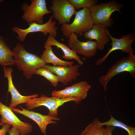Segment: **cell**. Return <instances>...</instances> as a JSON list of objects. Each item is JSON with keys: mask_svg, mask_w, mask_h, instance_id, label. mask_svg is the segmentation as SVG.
<instances>
[{"mask_svg": "<svg viewBox=\"0 0 135 135\" xmlns=\"http://www.w3.org/2000/svg\"><path fill=\"white\" fill-rule=\"evenodd\" d=\"M50 8L52 16L59 25L70 23L71 18L77 12L68 0H52Z\"/></svg>", "mask_w": 135, "mask_h": 135, "instance_id": "obj_9", "label": "cell"}, {"mask_svg": "<svg viewBox=\"0 0 135 135\" xmlns=\"http://www.w3.org/2000/svg\"><path fill=\"white\" fill-rule=\"evenodd\" d=\"M73 6L76 10L81 8H90L97 4V0H68Z\"/></svg>", "mask_w": 135, "mask_h": 135, "instance_id": "obj_23", "label": "cell"}, {"mask_svg": "<svg viewBox=\"0 0 135 135\" xmlns=\"http://www.w3.org/2000/svg\"><path fill=\"white\" fill-rule=\"evenodd\" d=\"M107 29L105 25L100 24H94L90 30L84 34V36L85 38L90 40H96L97 49L102 50L110 40L106 32Z\"/></svg>", "mask_w": 135, "mask_h": 135, "instance_id": "obj_16", "label": "cell"}, {"mask_svg": "<svg viewBox=\"0 0 135 135\" xmlns=\"http://www.w3.org/2000/svg\"><path fill=\"white\" fill-rule=\"evenodd\" d=\"M22 110L15 108H11L13 112L21 114L34 121L38 126L41 132L44 135L46 134V128L49 124H56V121H59L60 118L49 115H44L25 109L20 106Z\"/></svg>", "mask_w": 135, "mask_h": 135, "instance_id": "obj_14", "label": "cell"}, {"mask_svg": "<svg viewBox=\"0 0 135 135\" xmlns=\"http://www.w3.org/2000/svg\"><path fill=\"white\" fill-rule=\"evenodd\" d=\"M74 101L76 104H78L81 101L78 99L71 98H59L52 96L49 97L42 94L39 97L31 99L25 104L26 109L32 110L40 106H44L48 108L49 112L48 115L55 117H58V108L64 103L70 101Z\"/></svg>", "mask_w": 135, "mask_h": 135, "instance_id": "obj_4", "label": "cell"}, {"mask_svg": "<svg viewBox=\"0 0 135 135\" xmlns=\"http://www.w3.org/2000/svg\"><path fill=\"white\" fill-rule=\"evenodd\" d=\"M12 52L14 64L18 70L23 72V75L28 79L35 74L36 70L44 67L46 64L41 58L26 51L20 44H17Z\"/></svg>", "mask_w": 135, "mask_h": 135, "instance_id": "obj_1", "label": "cell"}, {"mask_svg": "<svg viewBox=\"0 0 135 135\" xmlns=\"http://www.w3.org/2000/svg\"><path fill=\"white\" fill-rule=\"evenodd\" d=\"M44 44L51 46H55L58 49L60 48L64 54L62 56L63 58L67 60L74 59L78 62L79 64L81 65L84 64L80 58L84 60V58L80 57L73 50L71 49L64 43L59 42L51 36H48Z\"/></svg>", "mask_w": 135, "mask_h": 135, "instance_id": "obj_17", "label": "cell"}, {"mask_svg": "<svg viewBox=\"0 0 135 135\" xmlns=\"http://www.w3.org/2000/svg\"><path fill=\"white\" fill-rule=\"evenodd\" d=\"M90 88L91 86L86 81H82L62 90H54L52 95V96L61 98H76L81 101L86 98Z\"/></svg>", "mask_w": 135, "mask_h": 135, "instance_id": "obj_10", "label": "cell"}, {"mask_svg": "<svg viewBox=\"0 0 135 135\" xmlns=\"http://www.w3.org/2000/svg\"><path fill=\"white\" fill-rule=\"evenodd\" d=\"M4 124H3L0 121V126H2Z\"/></svg>", "mask_w": 135, "mask_h": 135, "instance_id": "obj_27", "label": "cell"}, {"mask_svg": "<svg viewBox=\"0 0 135 135\" xmlns=\"http://www.w3.org/2000/svg\"><path fill=\"white\" fill-rule=\"evenodd\" d=\"M45 50L41 56V58L46 63H52L53 66H72L74 62L63 60L58 57L52 51V46L44 44Z\"/></svg>", "mask_w": 135, "mask_h": 135, "instance_id": "obj_18", "label": "cell"}, {"mask_svg": "<svg viewBox=\"0 0 135 135\" xmlns=\"http://www.w3.org/2000/svg\"><path fill=\"white\" fill-rule=\"evenodd\" d=\"M115 128L112 126H106L105 128V135H112V132Z\"/></svg>", "mask_w": 135, "mask_h": 135, "instance_id": "obj_26", "label": "cell"}, {"mask_svg": "<svg viewBox=\"0 0 135 135\" xmlns=\"http://www.w3.org/2000/svg\"><path fill=\"white\" fill-rule=\"evenodd\" d=\"M31 4L23 3L21 7L24 12L22 17L28 24L36 22L39 24H44V16L51 13V10L47 8L45 0H32Z\"/></svg>", "mask_w": 135, "mask_h": 135, "instance_id": "obj_6", "label": "cell"}, {"mask_svg": "<svg viewBox=\"0 0 135 135\" xmlns=\"http://www.w3.org/2000/svg\"><path fill=\"white\" fill-rule=\"evenodd\" d=\"M127 72L130 73L133 78L135 77V56L128 54L123 58L112 66L104 76L100 77V84L104 91L108 89L107 85L115 76L120 73Z\"/></svg>", "mask_w": 135, "mask_h": 135, "instance_id": "obj_5", "label": "cell"}, {"mask_svg": "<svg viewBox=\"0 0 135 135\" xmlns=\"http://www.w3.org/2000/svg\"><path fill=\"white\" fill-rule=\"evenodd\" d=\"M8 133L9 135H20V131L19 129L16 127L12 126L10 129Z\"/></svg>", "mask_w": 135, "mask_h": 135, "instance_id": "obj_25", "label": "cell"}, {"mask_svg": "<svg viewBox=\"0 0 135 135\" xmlns=\"http://www.w3.org/2000/svg\"><path fill=\"white\" fill-rule=\"evenodd\" d=\"M53 18L52 15H51L48 21L43 24H39L33 22L29 24V26L26 28L22 29L14 26L12 28V30L18 34L17 38L21 42H23L25 40L28 34L36 32H42L45 36L48 34L49 35L55 38L58 28V26L56 25V21L52 20Z\"/></svg>", "mask_w": 135, "mask_h": 135, "instance_id": "obj_7", "label": "cell"}, {"mask_svg": "<svg viewBox=\"0 0 135 135\" xmlns=\"http://www.w3.org/2000/svg\"><path fill=\"white\" fill-rule=\"evenodd\" d=\"M90 12L89 8H83L77 11L71 23H65L62 25L60 30L63 36L68 38L71 34L80 35L90 30L94 24Z\"/></svg>", "mask_w": 135, "mask_h": 135, "instance_id": "obj_2", "label": "cell"}, {"mask_svg": "<svg viewBox=\"0 0 135 135\" xmlns=\"http://www.w3.org/2000/svg\"><path fill=\"white\" fill-rule=\"evenodd\" d=\"M35 74L41 75L45 78L50 81L54 87H56L59 82V78L56 75L44 67L36 70Z\"/></svg>", "mask_w": 135, "mask_h": 135, "instance_id": "obj_22", "label": "cell"}, {"mask_svg": "<svg viewBox=\"0 0 135 135\" xmlns=\"http://www.w3.org/2000/svg\"><path fill=\"white\" fill-rule=\"evenodd\" d=\"M78 36L74 33L70 34L68 38V47L76 54L87 58L95 56L97 49L96 41L89 40L86 42L79 40Z\"/></svg>", "mask_w": 135, "mask_h": 135, "instance_id": "obj_12", "label": "cell"}, {"mask_svg": "<svg viewBox=\"0 0 135 135\" xmlns=\"http://www.w3.org/2000/svg\"><path fill=\"white\" fill-rule=\"evenodd\" d=\"M106 32L111 40L112 46L108 50V52L104 56L96 60V65H101L109 55L116 50H120L123 52L127 53L128 54H133L134 51L132 47V44L135 40V35L134 33H130L122 35L120 38H117L112 36L108 29Z\"/></svg>", "mask_w": 135, "mask_h": 135, "instance_id": "obj_8", "label": "cell"}, {"mask_svg": "<svg viewBox=\"0 0 135 135\" xmlns=\"http://www.w3.org/2000/svg\"></svg>", "mask_w": 135, "mask_h": 135, "instance_id": "obj_29", "label": "cell"}, {"mask_svg": "<svg viewBox=\"0 0 135 135\" xmlns=\"http://www.w3.org/2000/svg\"><path fill=\"white\" fill-rule=\"evenodd\" d=\"M4 76L8 80V93L10 92L11 96V103L9 107L15 108L18 105L26 103L31 99L38 97V94L27 96H24L20 94L14 86L12 80V73L13 69L11 68L3 66Z\"/></svg>", "mask_w": 135, "mask_h": 135, "instance_id": "obj_13", "label": "cell"}, {"mask_svg": "<svg viewBox=\"0 0 135 135\" xmlns=\"http://www.w3.org/2000/svg\"><path fill=\"white\" fill-rule=\"evenodd\" d=\"M81 66L79 64L67 66H53L46 64L44 67L56 74L58 77L59 82L65 86L80 75L78 68Z\"/></svg>", "mask_w": 135, "mask_h": 135, "instance_id": "obj_15", "label": "cell"}, {"mask_svg": "<svg viewBox=\"0 0 135 135\" xmlns=\"http://www.w3.org/2000/svg\"><path fill=\"white\" fill-rule=\"evenodd\" d=\"M123 5L116 0L96 4L91 9V15L94 24H102L110 28L114 22L110 18L112 14L117 11L120 13Z\"/></svg>", "mask_w": 135, "mask_h": 135, "instance_id": "obj_3", "label": "cell"}, {"mask_svg": "<svg viewBox=\"0 0 135 135\" xmlns=\"http://www.w3.org/2000/svg\"><path fill=\"white\" fill-rule=\"evenodd\" d=\"M11 125L8 124H4L0 130V135H6L8 132Z\"/></svg>", "mask_w": 135, "mask_h": 135, "instance_id": "obj_24", "label": "cell"}, {"mask_svg": "<svg viewBox=\"0 0 135 135\" xmlns=\"http://www.w3.org/2000/svg\"><path fill=\"white\" fill-rule=\"evenodd\" d=\"M102 125L111 126L122 128L126 131L128 135H135V128L130 126L114 118L111 114L110 118L108 121L103 122H100Z\"/></svg>", "mask_w": 135, "mask_h": 135, "instance_id": "obj_21", "label": "cell"}, {"mask_svg": "<svg viewBox=\"0 0 135 135\" xmlns=\"http://www.w3.org/2000/svg\"><path fill=\"white\" fill-rule=\"evenodd\" d=\"M100 122L98 118H95L82 132L80 135H105V128Z\"/></svg>", "mask_w": 135, "mask_h": 135, "instance_id": "obj_20", "label": "cell"}, {"mask_svg": "<svg viewBox=\"0 0 135 135\" xmlns=\"http://www.w3.org/2000/svg\"><path fill=\"white\" fill-rule=\"evenodd\" d=\"M14 64L13 52L0 35V64L6 66H11Z\"/></svg>", "mask_w": 135, "mask_h": 135, "instance_id": "obj_19", "label": "cell"}, {"mask_svg": "<svg viewBox=\"0 0 135 135\" xmlns=\"http://www.w3.org/2000/svg\"><path fill=\"white\" fill-rule=\"evenodd\" d=\"M0 121L3 124H8L18 128L20 135H26L32 130V126L22 121L14 114L11 108L0 101Z\"/></svg>", "mask_w": 135, "mask_h": 135, "instance_id": "obj_11", "label": "cell"}, {"mask_svg": "<svg viewBox=\"0 0 135 135\" xmlns=\"http://www.w3.org/2000/svg\"><path fill=\"white\" fill-rule=\"evenodd\" d=\"M4 1V0H0V4L2 2Z\"/></svg>", "mask_w": 135, "mask_h": 135, "instance_id": "obj_28", "label": "cell"}]
</instances>
